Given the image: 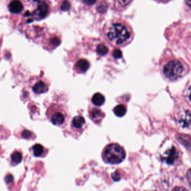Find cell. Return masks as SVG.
<instances>
[{
    "label": "cell",
    "instance_id": "obj_9",
    "mask_svg": "<svg viewBox=\"0 0 191 191\" xmlns=\"http://www.w3.org/2000/svg\"><path fill=\"white\" fill-rule=\"evenodd\" d=\"M10 12L14 14H19L24 10V5L22 1H13L10 2L8 5Z\"/></svg>",
    "mask_w": 191,
    "mask_h": 191
},
{
    "label": "cell",
    "instance_id": "obj_5",
    "mask_svg": "<svg viewBox=\"0 0 191 191\" xmlns=\"http://www.w3.org/2000/svg\"><path fill=\"white\" fill-rule=\"evenodd\" d=\"M183 67L180 62L172 61L164 67V73L166 77L171 80H176L182 75Z\"/></svg>",
    "mask_w": 191,
    "mask_h": 191
},
{
    "label": "cell",
    "instance_id": "obj_7",
    "mask_svg": "<svg viewBox=\"0 0 191 191\" xmlns=\"http://www.w3.org/2000/svg\"><path fill=\"white\" fill-rule=\"evenodd\" d=\"M48 89V86L47 83L42 80L36 81L32 86V90L37 94H43L46 93Z\"/></svg>",
    "mask_w": 191,
    "mask_h": 191
},
{
    "label": "cell",
    "instance_id": "obj_21",
    "mask_svg": "<svg viewBox=\"0 0 191 191\" xmlns=\"http://www.w3.org/2000/svg\"><path fill=\"white\" fill-rule=\"evenodd\" d=\"M113 57L115 59H119L122 57V51L119 49H115L113 52Z\"/></svg>",
    "mask_w": 191,
    "mask_h": 191
},
{
    "label": "cell",
    "instance_id": "obj_14",
    "mask_svg": "<svg viewBox=\"0 0 191 191\" xmlns=\"http://www.w3.org/2000/svg\"><path fill=\"white\" fill-rule=\"evenodd\" d=\"M22 155L21 152L19 151H15L13 152L10 156V161L12 165H18L22 162Z\"/></svg>",
    "mask_w": 191,
    "mask_h": 191
},
{
    "label": "cell",
    "instance_id": "obj_23",
    "mask_svg": "<svg viewBox=\"0 0 191 191\" xmlns=\"http://www.w3.org/2000/svg\"><path fill=\"white\" fill-rule=\"evenodd\" d=\"M107 4H99V5H98L97 7V10L99 12L103 13L105 11H107Z\"/></svg>",
    "mask_w": 191,
    "mask_h": 191
},
{
    "label": "cell",
    "instance_id": "obj_12",
    "mask_svg": "<svg viewBox=\"0 0 191 191\" xmlns=\"http://www.w3.org/2000/svg\"><path fill=\"white\" fill-rule=\"evenodd\" d=\"M178 158V154L174 147H172L168 152L167 156L164 158V160L168 164H172Z\"/></svg>",
    "mask_w": 191,
    "mask_h": 191
},
{
    "label": "cell",
    "instance_id": "obj_4",
    "mask_svg": "<svg viewBox=\"0 0 191 191\" xmlns=\"http://www.w3.org/2000/svg\"><path fill=\"white\" fill-rule=\"evenodd\" d=\"M35 8L32 11H26L24 16L32 18L34 20H39L46 18L49 13V5L46 1H35Z\"/></svg>",
    "mask_w": 191,
    "mask_h": 191
},
{
    "label": "cell",
    "instance_id": "obj_3",
    "mask_svg": "<svg viewBox=\"0 0 191 191\" xmlns=\"http://www.w3.org/2000/svg\"><path fill=\"white\" fill-rule=\"evenodd\" d=\"M48 118L53 124L60 127H63L68 121L67 112L61 105H51L47 111Z\"/></svg>",
    "mask_w": 191,
    "mask_h": 191
},
{
    "label": "cell",
    "instance_id": "obj_2",
    "mask_svg": "<svg viewBox=\"0 0 191 191\" xmlns=\"http://www.w3.org/2000/svg\"><path fill=\"white\" fill-rule=\"evenodd\" d=\"M101 157L105 163L118 164L126 158V152L122 146L116 143L107 145L103 149Z\"/></svg>",
    "mask_w": 191,
    "mask_h": 191
},
{
    "label": "cell",
    "instance_id": "obj_27",
    "mask_svg": "<svg viewBox=\"0 0 191 191\" xmlns=\"http://www.w3.org/2000/svg\"><path fill=\"white\" fill-rule=\"evenodd\" d=\"M187 4L189 6H191V1H187Z\"/></svg>",
    "mask_w": 191,
    "mask_h": 191
},
{
    "label": "cell",
    "instance_id": "obj_6",
    "mask_svg": "<svg viewBox=\"0 0 191 191\" xmlns=\"http://www.w3.org/2000/svg\"><path fill=\"white\" fill-rule=\"evenodd\" d=\"M89 117L95 123H100L104 117L105 114L101 109L93 108L89 111Z\"/></svg>",
    "mask_w": 191,
    "mask_h": 191
},
{
    "label": "cell",
    "instance_id": "obj_1",
    "mask_svg": "<svg viewBox=\"0 0 191 191\" xmlns=\"http://www.w3.org/2000/svg\"><path fill=\"white\" fill-rule=\"evenodd\" d=\"M103 33L105 39L110 43L117 46L124 43L130 36V32L126 26L122 22L113 21L105 24Z\"/></svg>",
    "mask_w": 191,
    "mask_h": 191
},
{
    "label": "cell",
    "instance_id": "obj_19",
    "mask_svg": "<svg viewBox=\"0 0 191 191\" xmlns=\"http://www.w3.org/2000/svg\"><path fill=\"white\" fill-rule=\"evenodd\" d=\"M32 135H34V134L32 132L30 131L29 130H24L22 132V137L24 139L27 140L32 139Z\"/></svg>",
    "mask_w": 191,
    "mask_h": 191
},
{
    "label": "cell",
    "instance_id": "obj_16",
    "mask_svg": "<svg viewBox=\"0 0 191 191\" xmlns=\"http://www.w3.org/2000/svg\"><path fill=\"white\" fill-rule=\"evenodd\" d=\"M113 112L117 117H122L126 113V108L123 105H118L113 109Z\"/></svg>",
    "mask_w": 191,
    "mask_h": 191
},
{
    "label": "cell",
    "instance_id": "obj_20",
    "mask_svg": "<svg viewBox=\"0 0 191 191\" xmlns=\"http://www.w3.org/2000/svg\"><path fill=\"white\" fill-rule=\"evenodd\" d=\"M71 4L69 1H63L62 2L61 5V9L63 11H67L70 10L71 9Z\"/></svg>",
    "mask_w": 191,
    "mask_h": 191
},
{
    "label": "cell",
    "instance_id": "obj_13",
    "mask_svg": "<svg viewBox=\"0 0 191 191\" xmlns=\"http://www.w3.org/2000/svg\"><path fill=\"white\" fill-rule=\"evenodd\" d=\"M91 101L95 105L100 107L104 104L105 101V97L101 93H96L91 98Z\"/></svg>",
    "mask_w": 191,
    "mask_h": 191
},
{
    "label": "cell",
    "instance_id": "obj_25",
    "mask_svg": "<svg viewBox=\"0 0 191 191\" xmlns=\"http://www.w3.org/2000/svg\"><path fill=\"white\" fill-rule=\"evenodd\" d=\"M187 179L188 183L191 186V168L188 171L187 174Z\"/></svg>",
    "mask_w": 191,
    "mask_h": 191
},
{
    "label": "cell",
    "instance_id": "obj_26",
    "mask_svg": "<svg viewBox=\"0 0 191 191\" xmlns=\"http://www.w3.org/2000/svg\"><path fill=\"white\" fill-rule=\"evenodd\" d=\"M173 191H188L183 187H176L173 189Z\"/></svg>",
    "mask_w": 191,
    "mask_h": 191
},
{
    "label": "cell",
    "instance_id": "obj_8",
    "mask_svg": "<svg viewBox=\"0 0 191 191\" xmlns=\"http://www.w3.org/2000/svg\"><path fill=\"white\" fill-rule=\"evenodd\" d=\"M90 67V63L86 59H80L74 65V70L77 73L87 72Z\"/></svg>",
    "mask_w": 191,
    "mask_h": 191
},
{
    "label": "cell",
    "instance_id": "obj_11",
    "mask_svg": "<svg viewBox=\"0 0 191 191\" xmlns=\"http://www.w3.org/2000/svg\"><path fill=\"white\" fill-rule=\"evenodd\" d=\"M32 155L36 157H43L48 152V150L44 147L43 145L36 144L33 145L32 148Z\"/></svg>",
    "mask_w": 191,
    "mask_h": 191
},
{
    "label": "cell",
    "instance_id": "obj_15",
    "mask_svg": "<svg viewBox=\"0 0 191 191\" xmlns=\"http://www.w3.org/2000/svg\"><path fill=\"white\" fill-rule=\"evenodd\" d=\"M181 144L189 150H191V138L186 135H180L177 137Z\"/></svg>",
    "mask_w": 191,
    "mask_h": 191
},
{
    "label": "cell",
    "instance_id": "obj_28",
    "mask_svg": "<svg viewBox=\"0 0 191 191\" xmlns=\"http://www.w3.org/2000/svg\"><path fill=\"white\" fill-rule=\"evenodd\" d=\"M189 98H190L191 101V87L189 89Z\"/></svg>",
    "mask_w": 191,
    "mask_h": 191
},
{
    "label": "cell",
    "instance_id": "obj_22",
    "mask_svg": "<svg viewBox=\"0 0 191 191\" xmlns=\"http://www.w3.org/2000/svg\"><path fill=\"white\" fill-rule=\"evenodd\" d=\"M111 176H112V179L115 182H118L121 179V176L119 172L118 171H115L114 173H112Z\"/></svg>",
    "mask_w": 191,
    "mask_h": 191
},
{
    "label": "cell",
    "instance_id": "obj_10",
    "mask_svg": "<svg viewBox=\"0 0 191 191\" xmlns=\"http://www.w3.org/2000/svg\"><path fill=\"white\" fill-rule=\"evenodd\" d=\"M86 123V121L83 116L77 115L72 119L71 122V127L74 130L77 131L82 130Z\"/></svg>",
    "mask_w": 191,
    "mask_h": 191
},
{
    "label": "cell",
    "instance_id": "obj_24",
    "mask_svg": "<svg viewBox=\"0 0 191 191\" xmlns=\"http://www.w3.org/2000/svg\"><path fill=\"white\" fill-rule=\"evenodd\" d=\"M14 177L11 175V174H9L5 177V181L6 182V183H12L14 181Z\"/></svg>",
    "mask_w": 191,
    "mask_h": 191
},
{
    "label": "cell",
    "instance_id": "obj_17",
    "mask_svg": "<svg viewBox=\"0 0 191 191\" xmlns=\"http://www.w3.org/2000/svg\"><path fill=\"white\" fill-rule=\"evenodd\" d=\"M109 49L104 44H99L96 48V52L99 56H103L108 53Z\"/></svg>",
    "mask_w": 191,
    "mask_h": 191
},
{
    "label": "cell",
    "instance_id": "obj_18",
    "mask_svg": "<svg viewBox=\"0 0 191 191\" xmlns=\"http://www.w3.org/2000/svg\"><path fill=\"white\" fill-rule=\"evenodd\" d=\"M49 45L54 48L60 44L61 42V40L59 37L57 36H53L51 37V38L49 39Z\"/></svg>",
    "mask_w": 191,
    "mask_h": 191
}]
</instances>
